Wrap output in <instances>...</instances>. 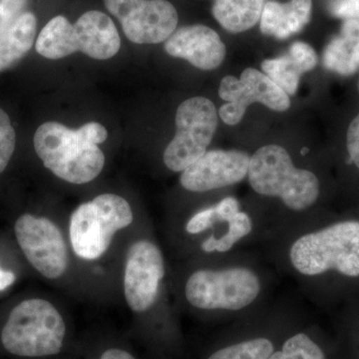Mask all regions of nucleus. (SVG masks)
Masks as SVG:
<instances>
[{
    "mask_svg": "<svg viewBox=\"0 0 359 359\" xmlns=\"http://www.w3.org/2000/svg\"><path fill=\"white\" fill-rule=\"evenodd\" d=\"M107 137V130L97 122L73 130L49 121L37 128L33 146L52 174L68 183L81 185L93 181L102 172L105 156L98 145Z\"/></svg>",
    "mask_w": 359,
    "mask_h": 359,
    "instance_id": "f257e3e1",
    "label": "nucleus"
},
{
    "mask_svg": "<svg viewBox=\"0 0 359 359\" xmlns=\"http://www.w3.org/2000/svg\"><path fill=\"white\" fill-rule=\"evenodd\" d=\"M62 314L43 299H28L14 306L1 330V344L13 355L26 358L57 355L65 346Z\"/></svg>",
    "mask_w": 359,
    "mask_h": 359,
    "instance_id": "f03ea898",
    "label": "nucleus"
},
{
    "mask_svg": "<svg viewBox=\"0 0 359 359\" xmlns=\"http://www.w3.org/2000/svg\"><path fill=\"white\" fill-rule=\"evenodd\" d=\"M248 178L255 192L280 198L292 211L309 209L320 195L316 175L294 167L287 151L278 145L256 151L250 157Z\"/></svg>",
    "mask_w": 359,
    "mask_h": 359,
    "instance_id": "7ed1b4c3",
    "label": "nucleus"
},
{
    "mask_svg": "<svg viewBox=\"0 0 359 359\" xmlns=\"http://www.w3.org/2000/svg\"><path fill=\"white\" fill-rule=\"evenodd\" d=\"M290 259L304 276L334 269L341 275L359 276V222H340L302 236L290 248Z\"/></svg>",
    "mask_w": 359,
    "mask_h": 359,
    "instance_id": "20e7f679",
    "label": "nucleus"
},
{
    "mask_svg": "<svg viewBox=\"0 0 359 359\" xmlns=\"http://www.w3.org/2000/svg\"><path fill=\"white\" fill-rule=\"evenodd\" d=\"M128 201L115 194H102L82 203L71 214L69 238L73 252L84 261H96L109 250L118 231L133 223Z\"/></svg>",
    "mask_w": 359,
    "mask_h": 359,
    "instance_id": "39448f33",
    "label": "nucleus"
},
{
    "mask_svg": "<svg viewBox=\"0 0 359 359\" xmlns=\"http://www.w3.org/2000/svg\"><path fill=\"white\" fill-rule=\"evenodd\" d=\"M259 292V276L244 266L200 269L190 276L185 287L189 304L205 311H241L256 301Z\"/></svg>",
    "mask_w": 359,
    "mask_h": 359,
    "instance_id": "423d86ee",
    "label": "nucleus"
},
{
    "mask_svg": "<svg viewBox=\"0 0 359 359\" xmlns=\"http://www.w3.org/2000/svg\"><path fill=\"white\" fill-rule=\"evenodd\" d=\"M176 126L163 159L168 169L183 172L207 152L218 126L216 107L205 97L188 99L177 110Z\"/></svg>",
    "mask_w": 359,
    "mask_h": 359,
    "instance_id": "0eeeda50",
    "label": "nucleus"
},
{
    "mask_svg": "<svg viewBox=\"0 0 359 359\" xmlns=\"http://www.w3.org/2000/svg\"><path fill=\"white\" fill-rule=\"evenodd\" d=\"M14 235L28 263L48 280H57L68 268V249L62 231L46 217L21 215Z\"/></svg>",
    "mask_w": 359,
    "mask_h": 359,
    "instance_id": "6e6552de",
    "label": "nucleus"
},
{
    "mask_svg": "<svg viewBox=\"0 0 359 359\" xmlns=\"http://www.w3.org/2000/svg\"><path fill=\"white\" fill-rule=\"evenodd\" d=\"M104 4L134 43L166 41L178 25L176 8L167 0H104Z\"/></svg>",
    "mask_w": 359,
    "mask_h": 359,
    "instance_id": "1a4fd4ad",
    "label": "nucleus"
},
{
    "mask_svg": "<svg viewBox=\"0 0 359 359\" xmlns=\"http://www.w3.org/2000/svg\"><path fill=\"white\" fill-rule=\"evenodd\" d=\"M219 95L226 101L219 114L226 125H237L242 121L245 110L252 103H261L269 109L283 112L290 106V97L264 73L247 68L240 79L233 76L223 78Z\"/></svg>",
    "mask_w": 359,
    "mask_h": 359,
    "instance_id": "9d476101",
    "label": "nucleus"
},
{
    "mask_svg": "<svg viewBox=\"0 0 359 359\" xmlns=\"http://www.w3.org/2000/svg\"><path fill=\"white\" fill-rule=\"evenodd\" d=\"M165 276V262L159 248L147 240L137 241L129 248L124 269V297L137 313L154 304Z\"/></svg>",
    "mask_w": 359,
    "mask_h": 359,
    "instance_id": "9b49d317",
    "label": "nucleus"
},
{
    "mask_svg": "<svg viewBox=\"0 0 359 359\" xmlns=\"http://www.w3.org/2000/svg\"><path fill=\"white\" fill-rule=\"evenodd\" d=\"M250 160V156L242 151H208L182 172L180 183L191 192L235 185L248 176Z\"/></svg>",
    "mask_w": 359,
    "mask_h": 359,
    "instance_id": "f8f14e48",
    "label": "nucleus"
},
{
    "mask_svg": "<svg viewBox=\"0 0 359 359\" xmlns=\"http://www.w3.org/2000/svg\"><path fill=\"white\" fill-rule=\"evenodd\" d=\"M169 55L185 59L201 70H212L223 63L226 46L218 33L202 25L184 26L165 41Z\"/></svg>",
    "mask_w": 359,
    "mask_h": 359,
    "instance_id": "ddd939ff",
    "label": "nucleus"
},
{
    "mask_svg": "<svg viewBox=\"0 0 359 359\" xmlns=\"http://www.w3.org/2000/svg\"><path fill=\"white\" fill-rule=\"evenodd\" d=\"M74 29L78 49L89 57L106 60L120 50L119 33L107 14L97 11L85 13L75 23Z\"/></svg>",
    "mask_w": 359,
    "mask_h": 359,
    "instance_id": "4468645a",
    "label": "nucleus"
},
{
    "mask_svg": "<svg viewBox=\"0 0 359 359\" xmlns=\"http://www.w3.org/2000/svg\"><path fill=\"white\" fill-rule=\"evenodd\" d=\"M318 58L311 45L297 41L290 46L289 53L262 63L264 74L275 82L287 95H294L304 73L313 70Z\"/></svg>",
    "mask_w": 359,
    "mask_h": 359,
    "instance_id": "2eb2a0df",
    "label": "nucleus"
},
{
    "mask_svg": "<svg viewBox=\"0 0 359 359\" xmlns=\"http://www.w3.org/2000/svg\"><path fill=\"white\" fill-rule=\"evenodd\" d=\"M313 0H290L287 4L271 1L264 4L261 32L276 39H289L302 32L311 18Z\"/></svg>",
    "mask_w": 359,
    "mask_h": 359,
    "instance_id": "dca6fc26",
    "label": "nucleus"
},
{
    "mask_svg": "<svg viewBox=\"0 0 359 359\" xmlns=\"http://www.w3.org/2000/svg\"><path fill=\"white\" fill-rule=\"evenodd\" d=\"M323 66L342 76L359 69V21L346 20L337 36L325 47Z\"/></svg>",
    "mask_w": 359,
    "mask_h": 359,
    "instance_id": "f3484780",
    "label": "nucleus"
},
{
    "mask_svg": "<svg viewBox=\"0 0 359 359\" xmlns=\"http://www.w3.org/2000/svg\"><path fill=\"white\" fill-rule=\"evenodd\" d=\"M36 29L34 14L25 13L0 35V72L25 57L34 43Z\"/></svg>",
    "mask_w": 359,
    "mask_h": 359,
    "instance_id": "a211bd4d",
    "label": "nucleus"
},
{
    "mask_svg": "<svg viewBox=\"0 0 359 359\" xmlns=\"http://www.w3.org/2000/svg\"><path fill=\"white\" fill-rule=\"evenodd\" d=\"M35 49L39 55L51 60L67 57L79 51L74 25L62 15L52 18L40 32Z\"/></svg>",
    "mask_w": 359,
    "mask_h": 359,
    "instance_id": "6ab92c4d",
    "label": "nucleus"
},
{
    "mask_svg": "<svg viewBox=\"0 0 359 359\" xmlns=\"http://www.w3.org/2000/svg\"><path fill=\"white\" fill-rule=\"evenodd\" d=\"M266 0H216L212 13L226 32H247L261 20Z\"/></svg>",
    "mask_w": 359,
    "mask_h": 359,
    "instance_id": "aec40b11",
    "label": "nucleus"
},
{
    "mask_svg": "<svg viewBox=\"0 0 359 359\" xmlns=\"http://www.w3.org/2000/svg\"><path fill=\"white\" fill-rule=\"evenodd\" d=\"M226 223H229V229L223 237L216 238L214 236H211L203 243L202 250L204 252H212L215 250L219 252H228L236 243L249 235L252 230V219L249 215L244 212H237Z\"/></svg>",
    "mask_w": 359,
    "mask_h": 359,
    "instance_id": "412c9836",
    "label": "nucleus"
},
{
    "mask_svg": "<svg viewBox=\"0 0 359 359\" xmlns=\"http://www.w3.org/2000/svg\"><path fill=\"white\" fill-rule=\"evenodd\" d=\"M273 353L271 340L259 337L224 347L208 359H268Z\"/></svg>",
    "mask_w": 359,
    "mask_h": 359,
    "instance_id": "4be33fe9",
    "label": "nucleus"
},
{
    "mask_svg": "<svg viewBox=\"0 0 359 359\" xmlns=\"http://www.w3.org/2000/svg\"><path fill=\"white\" fill-rule=\"evenodd\" d=\"M268 359H325V356L308 335L299 334L287 339L282 351L271 353Z\"/></svg>",
    "mask_w": 359,
    "mask_h": 359,
    "instance_id": "5701e85b",
    "label": "nucleus"
},
{
    "mask_svg": "<svg viewBox=\"0 0 359 359\" xmlns=\"http://www.w3.org/2000/svg\"><path fill=\"white\" fill-rule=\"evenodd\" d=\"M16 135L11 118L6 111L0 109V174L8 166L14 150Z\"/></svg>",
    "mask_w": 359,
    "mask_h": 359,
    "instance_id": "b1692460",
    "label": "nucleus"
},
{
    "mask_svg": "<svg viewBox=\"0 0 359 359\" xmlns=\"http://www.w3.org/2000/svg\"><path fill=\"white\" fill-rule=\"evenodd\" d=\"M28 0H0V35L22 14Z\"/></svg>",
    "mask_w": 359,
    "mask_h": 359,
    "instance_id": "393cba45",
    "label": "nucleus"
},
{
    "mask_svg": "<svg viewBox=\"0 0 359 359\" xmlns=\"http://www.w3.org/2000/svg\"><path fill=\"white\" fill-rule=\"evenodd\" d=\"M328 9L335 18L359 21V0H332Z\"/></svg>",
    "mask_w": 359,
    "mask_h": 359,
    "instance_id": "a878e982",
    "label": "nucleus"
},
{
    "mask_svg": "<svg viewBox=\"0 0 359 359\" xmlns=\"http://www.w3.org/2000/svg\"><path fill=\"white\" fill-rule=\"evenodd\" d=\"M215 221H216L215 207L208 208L197 212L195 216L189 219L186 224V230L191 235H198L211 228Z\"/></svg>",
    "mask_w": 359,
    "mask_h": 359,
    "instance_id": "bb28decb",
    "label": "nucleus"
},
{
    "mask_svg": "<svg viewBox=\"0 0 359 359\" xmlns=\"http://www.w3.org/2000/svg\"><path fill=\"white\" fill-rule=\"evenodd\" d=\"M346 145L351 161L359 169V114L354 118L347 130Z\"/></svg>",
    "mask_w": 359,
    "mask_h": 359,
    "instance_id": "cd10ccee",
    "label": "nucleus"
},
{
    "mask_svg": "<svg viewBox=\"0 0 359 359\" xmlns=\"http://www.w3.org/2000/svg\"><path fill=\"white\" fill-rule=\"evenodd\" d=\"M214 207L216 212V221L228 222L231 217L240 212V204L238 200L231 197L222 200Z\"/></svg>",
    "mask_w": 359,
    "mask_h": 359,
    "instance_id": "c85d7f7f",
    "label": "nucleus"
},
{
    "mask_svg": "<svg viewBox=\"0 0 359 359\" xmlns=\"http://www.w3.org/2000/svg\"><path fill=\"white\" fill-rule=\"evenodd\" d=\"M99 359H136L133 354L125 349L118 348V347H112V348L106 349L101 354Z\"/></svg>",
    "mask_w": 359,
    "mask_h": 359,
    "instance_id": "c756f323",
    "label": "nucleus"
},
{
    "mask_svg": "<svg viewBox=\"0 0 359 359\" xmlns=\"http://www.w3.org/2000/svg\"><path fill=\"white\" fill-rule=\"evenodd\" d=\"M16 280V276L13 271L0 268V292L8 289Z\"/></svg>",
    "mask_w": 359,
    "mask_h": 359,
    "instance_id": "7c9ffc66",
    "label": "nucleus"
}]
</instances>
